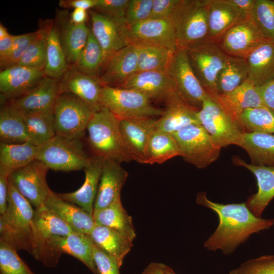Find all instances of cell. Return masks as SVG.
Segmentation results:
<instances>
[{"label":"cell","instance_id":"6da1fadb","mask_svg":"<svg viewBox=\"0 0 274 274\" xmlns=\"http://www.w3.org/2000/svg\"><path fill=\"white\" fill-rule=\"evenodd\" d=\"M196 201L197 204L212 210L218 216L217 228L203 244L209 251L220 250L224 255L230 254L253 233L274 225V219H263L255 216L246 202H215L208 199L204 192L197 194Z\"/></svg>","mask_w":274,"mask_h":274},{"label":"cell","instance_id":"7a4b0ae2","mask_svg":"<svg viewBox=\"0 0 274 274\" xmlns=\"http://www.w3.org/2000/svg\"><path fill=\"white\" fill-rule=\"evenodd\" d=\"M34 216L35 210L30 203L9 180L7 208L0 215V239L16 249L26 251L35 258L38 237Z\"/></svg>","mask_w":274,"mask_h":274},{"label":"cell","instance_id":"3957f363","mask_svg":"<svg viewBox=\"0 0 274 274\" xmlns=\"http://www.w3.org/2000/svg\"><path fill=\"white\" fill-rule=\"evenodd\" d=\"M120 119L102 107L93 112L87 128V142L93 156L120 163L133 159L122 138Z\"/></svg>","mask_w":274,"mask_h":274},{"label":"cell","instance_id":"277c9868","mask_svg":"<svg viewBox=\"0 0 274 274\" xmlns=\"http://www.w3.org/2000/svg\"><path fill=\"white\" fill-rule=\"evenodd\" d=\"M177 48L207 39L208 13L206 0H179L172 16Z\"/></svg>","mask_w":274,"mask_h":274},{"label":"cell","instance_id":"5b68a950","mask_svg":"<svg viewBox=\"0 0 274 274\" xmlns=\"http://www.w3.org/2000/svg\"><path fill=\"white\" fill-rule=\"evenodd\" d=\"M190 65L206 92L212 97L218 94L219 75L228 55L208 39L184 49Z\"/></svg>","mask_w":274,"mask_h":274},{"label":"cell","instance_id":"8992f818","mask_svg":"<svg viewBox=\"0 0 274 274\" xmlns=\"http://www.w3.org/2000/svg\"><path fill=\"white\" fill-rule=\"evenodd\" d=\"M49 169L70 172L84 169L90 162L81 139L55 135L40 147L36 157Z\"/></svg>","mask_w":274,"mask_h":274},{"label":"cell","instance_id":"52a82bcc","mask_svg":"<svg viewBox=\"0 0 274 274\" xmlns=\"http://www.w3.org/2000/svg\"><path fill=\"white\" fill-rule=\"evenodd\" d=\"M100 101L120 120L160 117L164 111L154 106L141 92L122 87L104 86Z\"/></svg>","mask_w":274,"mask_h":274},{"label":"cell","instance_id":"ba28073f","mask_svg":"<svg viewBox=\"0 0 274 274\" xmlns=\"http://www.w3.org/2000/svg\"><path fill=\"white\" fill-rule=\"evenodd\" d=\"M94 243L89 235L73 232L54 236L43 245L37 260L47 267H55L61 254H70L83 263L93 274H98L93 257Z\"/></svg>","mask_w":274,"mask_h":274},{"label":"cell","instance_id":"9c48e42d","mask_svg":"<svg viewBox=\"0 0 274 274\" xmlns=\"http://www.w3.org/2000/svg\"><path fill=\"white\" fill-rule=\"evenodd\" d=\"M53 113L56 135L81 139L93 112L89 105L79 97L65 92L59 94Z\"/></svg>","mask_w":274,"mask_h":274},{"label":"cell","instance_id":"30bf717a","mask_svg":"<svg viewBox=\"0 0 274 274\" xmlns=\"http://www.w3.org/2000/svg\"><path fill=\"white\" fill-rule=\"evenodd\" d=\"M181 156L186 162L203 168L215 162L221 149L203 127L189 125L173 134Z\"/></svg>","mask_w":274,"mask_h":274},{"label":"cell","instance_id":"8fae6325","mask_svg":"<svg viewBox=\"0 0 274 274\" xmlns=\"http://www.w3.org/2000/svg\"><path fill=\"white\" fill-rule=\"evenodd\" d=\"M116 22L120 35L127 45L157 46L174 51L177 49L171 17L149 18L131 25Z\"/></svg>","mask_w":274,"mask_h":274},{"label":"cell","instance_id":"7c38bea8","mask_svg":"<svg viewBox=\"0 0 274 274\" xmlns=\"http://www.w3.org/2000/svg\"><path fill=\"white\" fill-rule=\"evenodd\" d=\"M200 124L221 148L236 145L243 132L238 122L207 93L197 113Z\"/></svg>","mask_w":274,"mask_h":274},{"label":"cell","instance_id":"4fadbf2b","mask_svg":"<svg viewBox=\"0 0 274 274\" xmlns=\"http://www.w3.org/2000/svg\"><path fill=\"white\" fill-rule=\"evenodd\" d=\"M166 72L180 96L200 110L207 93L196 76L184 49L177 48L174 51Z\"/></svg>","mask_w":274,"mask_h":274},{"label":"cell","instance_id":"5bb4252c","mask_svg":"<svg viewBox=\"0 0 274 274\" xmlns=\"http://www.w3.org/2000/svg\"><path fill=\"white\" fill-rule=\"evenodd\" d=\"M49 169L43 163L35 159L8 177L16 190L35 209L44 205L51 191L46 180Z\"/></svg>","mask_w":274,"mask_h":274},{"label":"cell","instance_id":"9a60e30c","mask_svg":"<svg viewBox=\"0 0 274 274\" xmlns=\"http://www.w3.org/2000/svg\"><path fill=\"white\" fill-rule=\"evenodd\" d=\"M265 42L255 25L248 17L228 29L216 44L227 55L246 59Z\"/></svg>","mask_w":274,"mask_h":274},{"label":"cell","instance_id":"2e32d148","mask_svg":"<svg viewBox=\"0 0 274 274\" xmlns=\"http://www.w3.org/2000/svg\"><path fill=\"white\" fill-rule=\"evenodd\" d=\"M118 87L135 90L151 101L165 104L178 94L166 71L137 72Z\"/></svg>","mask_w":274,"mask_h":274},{"label":"cell","instance_id":"e0dca14e","mask_svg":"<svg viewBox=\"0 0 274 274\" xmlns=\"http://www.w3.org/2000/svg\"><path fill=\"white\" fill-rule=\"evenodd\" d=\"M138 46L128 44L112 54L105 62L98 80L103 85L121 86L138 70Z\"/></svg>","mask_w":274,"mask_h":274},{"label":"cell","instance_id":"ac0fdd59","mask_svg":"<svg viewBox=\"0 0 274 274\" xmlns=\"http://www.w3.org/2000/svg\"><path fill=\"white\" fill-rule=\"evenodd\" d=\"M46 76L44 71L19 65L3 69L0 72L1 101L4 104L26 94Z\"/></svg>","mask_w":274,"mask_h":274},{"label":"cell","instance_id":"d6986e66","mask_svg":"<svg viewBox=\"0 0 274 274\" xmlns=\"http://www.w3.org/2000/svg\"><path fill=\"white\" fill-rule=\"evenodd\" d=\"M59 80V93H72L85 102L93 112L102 107L100 97L103 85L97 78L80 72L75 65H70Z\"/></svg>","mask_w":274,"mask_h":274},{"label":"cell","instance_id":"ffe728a7","mask_svg":"<svg viewBox=\"0 0 274 274\" xmlns=\"http://www.w3.org/2000/svg\"><path fill=\"white\" fill-rule=\"evenodd\" d=\"M59 94V80L46 76L26 94L2 105L24 112H51Z\"/></svg>","mask_w":274,"mask_h":274},{"label":"cell","instance_id":"44dd1931","mask_svg":"<svg viewBox=\"0 0 274 274\" xmlns=\"http://www.w3.org/2000/svg\"><path fill=\"white\" fill-rule=\"evenodd\" d=\"M114 160L104 159L93 213L121 200V191L128 173Z\"/></svg>","mask_w":274,"mask_h":274},{"label":"cell","instance_id":"7402d4cb","mask_svg":"<svg viewBox=\"0 0 274 274\" xmlns=\"http://www.w3.org/2000/svg\"><path fill=\"white\" fill-rule=\"evenodd\" d=\"M208 13L207 39L217 43L231 27L248 17L229 0H206Z\"/></svg>","mask_w":274,"mask_h":274},{"label":"cell","instance_id":"603a6c76","mask_svg":"<svg viewBox=\"0 0 274 274\" xmlns=\"http://www.w3.org/2000/svg\"><path fill=\"white\" fill-rule=\"evenodd\" d=\"M156 120L154 118L120 120L121 135L133 160L144 164L147 146Z\"/></svg>","mask_w":274,"mask_h":274},{"label":"cell","instance_id":"cb8c5ba5","mask_svg":"<svg viewBox=\"0 0 274 274\" xmlns=\"http://www.w3.org/2000/svg\"><path fill=\"white\" fill-rule=\"evenodd\" d=\"M233 162L249 169L256 178L258 191L248 198L246 203L255 216L261 217L265 208L274 198V165H256L237 157H234Z\"/></svg>","mask_w":274,"mask_h":274},{"label":"cell","instance_id":"d4e9b609","mask_svg":"<svg viewBox=\"0 0 274 274\" xmlns=\"http://www.w3.org/2000/svg\"><path fill=\"white\" fill-rule=\"evenodd\" d=\"M212 98L237 122L239 115L245 110L265 107L257 87L248 79L232 91L218 94Z\"/></svg>","mask_w":274,"mask_h":274},{"label":"cell","instance_id":"484cf974","mask_svg":"<svg viewBox=\"0 0 274 274\" xmlns=\"http://www.w3.org/2000/svg\"><path fill=\"white\" fill-rule=\"evenodd\" d=\"M44 205L74 232L89 235L96 225L93 216L80 207L62 199L51 190Z\"/></svg>","mask_w":274,"mask_h":274},{"label":"cell","instance_id":"4316f807","mask_svg":"<svg viewBox=\"0 0 274 274\" xmlns=\"http://www.w3.org/2000/svg\"><path fill=\"white\" fill-rule=\"evenodd\" d=\"M104 159L91 157L89 164L84 169L85 181L76 191L66 193H57L62 199L73 203L93 216L94 204L97 195Z\"/></svg>","mask_w":274,"mask_h":274},{"label":"cell","instance_id":"83f0119b","mask_svg":"<svg viewBox=\"0 0 274 274\" xmlns=\"http://www.w3.org/2000/svg\"><path fill=\"white\" fill-rule=\"evenodd\" d=\"M163 114L157 119L156 128L171 134L193 124H200L199 109L188 104L177 94L165 104Z\"/></svg>","mask_w":274,"mask_h":274},{"label":"cell","instance_id":"f1b7e54d","mask_svg":"<svg viewBox=\"0 0 274 274\" xmlns=\"http://www.w3.org/2000/svg\"><path fill=\"white\" fill-rule=\"evenodd\" d=\"M89 13L91 21L90 30L102 49L104 64L112 54L127 45L115 20L93 10H90Z\"/></svg>","mask_w":274,"mask_h":274},{"label":"cell","instance_id":"f546056e","mask_svg":"<svg viewBox=\"0 0 274 274\" xmlns=\"http://www.w3.org/2000/svg\"><path fill=\"white\" fill-rule=\"evenodd\" d=\"M246 60L248 79L257 87L266 84L274 77V42L263 43Z\"/></svg>","mask_w":274,"mask_h":274},{"label":"cell","instance_id":"4dcf8cb0","mask_svg":"<svg viewBox=\"0 0 274 274\" xmlns=\"http://www.w3.org/2000/svg\"><path fill=\"white\" fill-rule=\"evenodd\" d=\"M236 146L248 154L252 164L274 165V134L243 132Z\"/></svg>","mask_w":274,"mask_h":274},{"label":"cell","instance_id":"1f68e13d","mask_svg":"<svg viewBox=\"0 0 274 274\" xmlns=\"http://www.w3.org/2000/svg\"><path fill=\"white\" fill-rule=\"evenodd\" d=\"M41 147L30 143H0V175L7 177L36 159Z\"/></svg>","mask_w":274,"mask_h":274},{"label":"cell","instance_id":"d6a6232c","mask_svg":"<svg viewBox=\"0 0 274 274\" xmlns=\"http://www.w3.org/2000/svg\"><path fill=\"white\" fill-rule=\"evenodd\" d=\"M95 245L114 258L121 266L132 242L106 226L96 225L89 234Z\"/></svg>","mask_w":274,"mask_h":274},{"label":"cell","instance_id":"836d02e7","mask_svg":"<svg viewBox=\"0 0 274 274\" xmlns=\"http://www.w3.org/2000/svg\"><path fill=\"white\" fill-rule=\"evenodd\" d=\"M96 225L108 227L131 242L136 236L132 220L123 207L121 201L93 213Z\"/></svg>","mask_w":274,"mask_h":274},{"label":"cell","instance_id":"e575fe53","mask_svg":"<svg viewBox=\"0 0 274 274\" xmlns=\"http://www.w3.org/2000/svg\"><path fill=\"white\" fill-rule=\"evenodd\" d=\"M34 221L38 237L36 259L47 240L54 236H67L74 232L67 224L44 205L35 210Z\"/></svg>","mask_w":274,"mask_h":274},{"label":"cell","instance_id":"d590c367","mask_svg":"<svg viewBox=\"0 0 274 274\" xmlns=\"http://www.w3.org/2000/svg\"><path fill=\"white\" fill-rule=\"evenodd\" d=\"M0 140L7 144L29 143V136L21 112L2 105L0 111Z\"/></svg>","mask_w":274,"mask_h":274},{"label":"cell","instance_id":"8d00e7d4","mask_svg":"<svg viewBox=\"0 0 274 274\" xmlns=\"http://www.w3.org/2000/svg\"><path fill=\"white\" fill-rule=\"evenodd\" d=\"M178 156L180 149L173 134L155 128L147 146L144 164H161Z\"/></svg>","mask_w":274,"mask_h":274},{"label":"cell","instance_id":"74e56055","mask_svg":"<svg viewBox=\"0 0 274 274\" xmlns=\"http://www.w3.org/2000/svg\"><path fill=\"white\" fill-rule=\"evenodd\" d=\"M20 112L27 126L30 143L41 147L56 135L53 111Z\"/></svg>","mask_w":274,"mask_h":274},{"label":"cell","instance_id":"f35d334b","mask_svg":"<svg viewBox=\"0 0 274 274\" xmlns=\"http://www.w3.org/2000/svg\"><path fill=\"white\" fill-rule=\"evenodd\" d=\"M69 65L61 44L59 31L50 23L47 38L45 75L57 79L60 78Z\"/></svg>","mask_w":274,"mask_h":274},{"label":"cell","instance_id":"ab89813d","mask_svg":"<svg viewBox=\"0 0 274 274\" xmlns=\"http://www.w3.org/2000/svg\"><path fill=\"white\" fill-rule=\"evenodd\" d=\"M90 29L85 24L70 21L59 31L62 47L69 65H75L88 39Z\"/></svg>","mask_w":274,"mask_h":274},{"label":"cell","instance_id":"60d3db41","mask_svg":"<svg viewBox=\"0 0 274 274\" xmlns=\"http://www.w3.org/2000/svg\"><path fill=\"white\" fill-rule=\"evenodd\" d=\"M248 78L247 60L228 56L217 80L218 94L230 92Z\"/></svg>","mask_w":274,"mask_h":274},{"label":"cell","instance_id":"b9f144b4","mask_svg":"<svg viewBox=\"0 0 274 274\" xmlns=\"http://www.w3.org/2000/svg\"><path fill=\"white\" fill-rule=\"evenodd\" d=\"M237 122L244 132L274 134V111L267 107L246 109L239 115Z\"/></svg>","mask_w":274,"mask_h":274},{"label":"cell","instance_id":"7bdbcfd3","mask_svg":"<svg viewBox=\"0 0 274 274\" xmlns=\"http://www.w3.org/2000/svg\"><path fill=\"white\" fill-rule=\"evenodd\" d=\"M138 46L137 72L167 70L175 51L157 46Z\"/></svg>","mask_w":274,"mask_h":274},{"label":"cell","instance_id":"ee69618b","mask_svg":"<svg viewBox=\"0 0 274 274\" xmlns=\"http://www.w3.org/2000/svg\"><path fill=\"white\" fill-rule=\"evenodd\" d=\"M103 64L102 49L90 30L86 45L75 66L81 73L98 78Z\"/></svg>","mask_w":274,"mask_h":274},{"label":"cell","instance_id":"f6af8a7d","mask_svg":"<svg viewBox=\"0 0 274 274\" xmlns=\"http://www.w3.org/2000/svg\"><path fill=\"white\" fill-rule=\"evenodd\" d=\"M248 17L265 41L274 42V1L256 0Z\"/></svg>","mask_w":274,"mask_h":274},{"label":"cell","instance_id":"bcb514c9","mask_svg":"<svg viewBox=\"0 0 274 274\" xmlns=\"http://www.w3.org/2000/svg\"><path fill=\"white\" fill-rule=\"evenodd\" d=\"M50 24L40 29L37 37L29 46L17 65L44 71L46 61L47 38Z\"/></svg>","mask_w":274,"mask_h":274},{"label":"cell","instance_id":"7dc6e473","mask_svg":"<svg viewBox=\"0 0 274 274\" xmlns=\"http://www.w3.org/2000/svg\"><path fill=\"white\" fill-rule=\"evenodd\" d=\"M16 249L0 239V274H35L19 257Z\"/></svg>","mask_w":274,"mask_h":274},{"label":"cell","instance_id":"c3c4849f","mask_svg":"<svg viewBox=\"0 0 274 274\" xmlns=\"http://www.w3.org/2000/svg\"><path fill=\"white\" fill-rule=\"evenodd\" d=\"M229 274H274V255L249 259L231 270Z\"/></svg>","mask_w":274,"mask_h":274},{"label":"cell","instance_id":"681fc988","mask_svg":"<svg viewBox=\"0 0 274 274\" xmlns=\"http://www.w3.org/2000/svg\"><path fill=\"white\" fill-rule=\"evenodd\" d=\"M39 30L25 34L13 36V42L11 53L6 61L1 65V68L17 65L29 46L37 37Z\"/></svg>","mask_w":274,"mask_h":274},{"label":"cell","instance_id":"f907efd6","mask_svg":"<svg viewBox=\"0 0 274 274\" xmlns=\"http://www.w3.org/2000/svg\"><path fill=\"white\" fill-rule=\"evenodd\" d=\"M153 0H129L124 22L131 25L150 18Z\"/></svg>","mask_w":274,"mask_h":274},{"label":"cell","instance_id":"816d5d0a","mask_svg":"<svg viewBox=\"0 0 274 274\" xmlns=\"http://www.w3.org/2000/svg\"><path fill=\"white\" fill-rule=\"evenodd\" d=\"M129 0H97L93 9L117 22H124Z\"/></svg>","mask_w":274,"mask_h":274},{"label":"cell","instance_id":"f5cc1de1","mask_svg":"<svg viewBox=\"0 0 274 274\" xmlns=\"http://www.w3.org/2000/svg\"><path fill=\"white\" fill-rule=\"evenodd\" d=\"M93 257L98 274H120L118 262L94 244Z\"/></svg>","mask_w":274,"mask_h":274},{"label":"cell","instance_id":"db71d44e","mask_svg":"<svg viewBox=\"0 0 274 274\" xmlns=\"http://www.w3.org/2000/svg\"><path fill=\"white\" fill-rule=\"evenodd\" d=\"M179 0H153L150 18L171 17Z\"/></svg>","mask_w":274,"mask_h":274},{"label":"cell","instance_id":"11a10c76","mask_svg":"<svg viewBox=\"0 0 274 274\" xmlns=\"http://www.w3.org/2000/svg\"><path fill=\"white\" fill-rule=\"evenodd\" d=\"M257 88L265 106L274 111V77Z\"/></svg>","mask_w":274,"mask_h":274},{"label":"cell","instance_id":"9f6ffc18","mask_svg":"<svg viewBox=\"0 0 274 274\" xmlns=\"http://www.w3.org/2000/svg\"><path fill=\"white\" fill-rule=\"evenodd\" d=\"M97 0H60V7L63 8L83 9L86 10L94 8Z\"/></svg>","mask_w":274,"mask_h":274},{"label":"cell","instance_id":"6f0895ef","mask_svg":"<svg viewBox=\"0 0 274 274\" xmlns=\"http://www.w3.org/2000/svg\"><path fill=\"white\" fill-rule=\"evenodd\" d=\"M9 188L8 177L0 175V214H4L7 208Z\"/></svg>","mask_w":274,"mask_h":274},{"label":"cell","instance_id":"680465c9","mask_svg":"<svg viewBox=\"0 0 274 274\" xmlns=\"http://www.w3.org/2000/svg\"><path fill=\"white\" fill-rule=\"evenodd\" d=\"M13 35L0 40V65H2L8 58L13 46Z\"/></svg>","mask_w":274,"mask_h":274},{"label":"cell","instance_id":"91938a15","mask_svg":"<svg viewBox=\"0 0 274 274\" xmlns=\"http://www.w3.org/2000/svg\"><path fill=\"white\" fill-rule=\"evenodd\" d=\"M87 17V10L83 9H75L71 14L70 21L75 24H85Z\"/></svg>","mask_w":274,"mask_h":274},{"label":"cell","instance_id":"94428289","mask_svg":"<svg viewBox=\"0 0 274 274\" xmlns=\"http://www.w3.org/2000/svg\"><path fill=\"white\" fill-rule=\"evenodd\" d=\"M166 267L163 263L152 262L145 268L142 274H166Z\"/></svg>","mask_w":274,"mask_h":274},{"label":"cell","instance_id":"6125c7cd","mask_svg":"<svg viewBox=\"0 0 274 274\" xmlns=\"http://www.w3.org/2000/svg\"><path fill=\"white\" fill-rule=\"evenodd\" d=\"M229 1L248 14L252 10L256 0H229Z\"/></svg>","mask_w":274,"mask_h":274},{"label":"cell","instance_id":"be15d7a7","mask_svg":"<svg viewBox=\"0 0 274 274\" xmlns=\"http://www.w3.org/2000/svg\"><path fill=\"white\" fill-rule=\"evenodd\" d=\"M10 34L8 32L7 28L1 23H0V40L5 38Z\"/></svg>","mask_w":274,"mask_h":274},{"label":"cell","instance_id":"e7e4bbea","mask_svg":"<svg viewBox=\"0 0 274 274\" xmlns=\"http://www.w3.org/2000/svg\"><path fill=\"white\" fill-rule=\"evenodd\" d=\"M166 274H176L172 268L167 266L166 269Z\"/></svg>","mask_w":274,"mask_h":274}]
</instances>
